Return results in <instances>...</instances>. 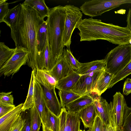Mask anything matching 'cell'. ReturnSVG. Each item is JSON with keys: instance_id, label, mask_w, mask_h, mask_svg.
<instances>
[{"instance_id": "1", "label": "cell", "mask_w": 131, "mask_h": 131, "mask_svg": "<svg viewBox=\"0 0 131 131\" xmlns=\"http://www.w3.org/2000/svg\"><path fill=\"white\" fill-rule=\"evenodd\" d=\"M33 8L21 4L18 19L11 27V37L16 48L28 53L27 63L35 72L37 68L40 54L37 35L39 29L45 21Z\"/></svg>"}, {"instance_id": "2", "label": "cell", "mask_w": 131, "mask_h": 131, "mask_svg": "<svg viewBox=\"0 0 131 131\" xmlns=\"http://www.w3.org/2000/svg\"><path fill=\"white\" fill-rule=\"evenodd\" d=\"M77 28L80 41L103 40L118 45L131 43V31L127 26L106 23L91 17L82 19Z\"/></svg>"}, {"instance_id": "3", "label": "cell", "mask_w": 131, "mask_h": 131, "mask_svg": "<svg viewBox=\"0 0 131 131\" xmlns=\"http://www.w3.org/2000/svg\"><path fill=\"white\" fill-rule=\"evenodd\" d=\"M66 17L64 6L59 5L50 8L46 21L49 50L55 64L62 55L64 47L63 38Z\"/></svg>"}, {"instance_id": "4", "label": "cell", "mask_w": 131, "mask_h": 131, "mask_svg": "<svg viewBox=\"0 0 131 131\" xmlns=\"http://www.w3.org/2000/svg\"><path fill=\"white\" fill-rule=\"evenodd\" d=\"M104 59L105 70L115 75L131 61V43L118 45L107 54Z\"/></svg>"}, {"instance_id": "5", "label": "cell", "mask_w": 131, "mask_h": 131, "mask_svg": "<svg viewBox=\"0 0 131 131\" xmlns=\"http://www.w3.org/2000/svg\"><path fill=\"white\" fill-rule=\"evenodd\" d=\"M126 4H131V0H92L85 2L80 9L85 15L92 18Z\"/></svg>"}, {"instance_id": "6", "label": "cell", "mask_w": 131, "mask_h": 131, "mask_svg": "<svg viewBox=\"0 0 131 131\" xmlns=\"http://www.w3.org/2000/svg\"><path fill=\"white\" fill-rule=\"evenodd\" d=\"M66 17L63 38V46L70 49L71 37L74 29L78 27L82 20V13L80 8L73 5L64 6Z\"/></svg>"}, {"instance_id": "7", "label": "cell", "mask_w": 131, "mask_h": 131, "mask_svg": "<svg viewBox=\"0 0 131 131\" xmlns=\"http://www.w3.org/2000/svg\"><path fill=\"white\" fill-rule=\"evenodd\" d=\"M16 48L12 56L0 68L1 75L13 76L19 71L22 66L27 63L28 53L23 49Z\"/></svg>"}, {"instance_id": "8", "label": "cell", "mask_w": 131, "mask_h": 131, "mask_svg": "<svg viewBox=\"0 0 131 131\" xmlns=\"http://www.w3.org/2000/svg\"><path fill=\"white\" fill-rule=\"evenodd\" d=\"M111 103V123L113 126L120 130L128 106L123 95L117 92L113 96Z\"/></svg>"}, {"instance_id": "9", "label": "cell", "mask_w": 131, "mask_h": 131, "mask_svg": "<svg viewBox=\"0 0 131 131\" xmlns=\"http://www.w3.org/2000/svg\"><path fill=\"white\" fill-rule=\"evenodd\" d=\"M103 71L94 72L81 75L70 91L81 96L93 93L97 81Z\"/></svg>"}, {"instance_id": "10", "label": "cell", "mask_w": 131, "mask_h": 131, "mask_svg": "<svg viewBox=\"0 0 131 131\" xmlns=\"http://www.w3.org/2000/svg\"><path fill=\"white\" fill-rule=\"evenodd\" d=\"M94 103L97 115L100 118L104 125L111 123V103H108L106 100L96 94H94Z\"/></svg>"}, {"instance_id": "11", "label": "cell", "mask_w": 131, "mask_h": 131, "mask_svg": "<svg viewBox=\"0 0 131 131\" xmlns=\"http://www.w3.org/2000/svg\"><path fill=\"white\" fill-rule=\"evenodd\" d=\"M21 103L3 116L0 117V131H11L22 111Z\"/></svg>"}, {"instance_id": "12", "label": "cell", "mask_w": 131, "mask_h": 131, "mask_svg": "<svg viewBox=\"0 0 131 131\" xmlns=\"http://www.w3.org/2000/svg\"><path fill=\"white\" fill-rule=\"evenodd\" d=\"M42 86L48 108L52 113L59 117L62 112V108L57 96L55 88L50 90Z\"/></svg>"}, {"instance_id": "13", "label": "cell", "mask_w": 131, "mask_h": 131, "mask_svg": "<svg viewBox=\"0 0 131 131\" xmlns=\"http://www.w3.org/2000/svg\"><path fill=\"white\" fill-rule=\"evenodd\" d=\"M50 71L52 76L58 81L70 75L75 71L62 56Z\"/></svg>"}, {"instance_id": "14", "label": "cell", "mask_w": 131, "mask_h": 131, "mask_svg": "<svg viewBox=\"0 0 131 131\" xmlns=\"http://www.w3.org/2000/svg\"><path fill=\"white\" fill-rule=\"evenodd\" d=\"M91 94L81 96L68 104L66 107L67 111L70 113H75L89 105L94 101V95Z\"/></svg>"}, {"instance_id": "15", "label": "cell", "mask_w": 131, "mask_h": 131, "mask_svg": "<svg viewBox=\"0 0 131 131\" xmlns=\"http://www.w3.org/2000/svg\"><path fill=\"white\" fill-rule=\"evenodd\" d=\"M84 127L86 128H91L97 115L95 105L93 103L78 112Z\"/></svg>"}, {"instance_id": "16", "label": "cell", "mask_w": 131, "mask_h": 131, "mask_svg": "<svg viewBox=\"0 0 131 131\" xmlns=\"http://www.w3.org/2000/svg\"><path fill=\"white\" fill-rule=\"evenodd\" d=\"M35 74V80L42 86L50 90L55 88L57 81L52 76L50 71L37 69Z\"/></svg>"}, {"instance_id": "17", "label": "cell", "mask_w": 131, "mask_h": 131, "mask_svg": "<svg viewBox=\"0 0 131 131\" xmlns=\"http://www.w3.org/2000/svg\"><path fill=\"white\" fill-rule=\"evenodd\" d=\"M106 63L104 59L97 60L90 62L82 63L79 69L75 71L80 75L91 72L103 71L105 70Z\"/></svg>"}, {"instance_id": "18", "label": "cell", "mask_w": 131, "mask_h": 131, "mask_svg": "<svg viewBox=\"0 0 131 131\" xmlns=\"http://www.w3.org/2000/svg\"><path fill=\"white\" fill-rule=\"evenodd\" d=\"M42 124L52 131H60V119L52 113L47 107L45 108L41 118Z\"/></svg>"}, {"instance_id": "19", "label": "cell", "mask_w": 131, "mask_h": 131, "mask_svg": "<svg viewBox=\"0 0 131 131\" xmlns=\"http://www.w3.org/2000/svg\"><path fill=\"white\" fill-rule=\"evenodd\" d=\"M81 76L74 71L66 77L57 81L55 88L59 90L70 91Z\"/></svg>"}, {"instance_id": "20", "label": "cell", "mask_w": 131, "mask_h": 131, "mask_svg": "<svg viewBox=\"0 0 131 131\" xmlns=\"http://www.w3.org/2000/svg\"><path fill=\"white\" fill-rule=\"evenodd\" d=\"M114 75L105 71H103L96 83L93 92L98 95L101 96L108 88Z\"/></svg>"}, {"instance_id": "21", "label": "cell", "mask_w": 131, "mask_h": 131, "mask_svg": "<svg viewBox=\"0 0 131 131\" xmlns=\"http://www.w3.org/2000/svg\"><path fill=\"white\" fill-rule=\"evenodd\" d=\"M55 65L50 53L48 40L45 49L38 61L37 69L50 71Z\"/></svg>"}, {"instance_id": "22", "label": "cell", "mask_w": 131, "mask_h": 131, "mask_svg": "<svg viewBox=\"0 0 131 131\" xmlns=\"http://www.w3.org/2000/svg\"><path fill=\"white\" fill-rule=\"evenodd\" d=\"M22 4L34 9L43 19L49 15L50 8L46 5L44 0H26Z\"/></svg>"}, {"instance_id": "23", "label": "cell", "mask_w": 131, "mask_h": 131, "mask_svg": "<svg viewBox=\"0 0 131 131\" xmlns=\"http://www.w3.org/2000/svg\"><path fill=\"white\" fill-rule=\"evenodd\" d=\"M37 39L38 48L40 56L44 51L48 40L47 23L46 21L41 24L39 29Z\"/></svg>"}, {"instance_id": "24", "label": "cell", "mask_w": 131, "mask_h": 131, "mask_svg": "<svg viewBox=\"0 0 131 131\" xmlns=\"http://www.w3.org/2000/svg\"><path fill=\"white\" fill-rule=\"evenodd\" d=\"M35 81V72L34 70H32L31 72L27 95L22 108L23 111L30 110L34 106V95Z\"/></svg>"}, {"instance_id": "25", "label": "cell", "mask_w": 131, "mask_h": 131, "mask_svg": "<svg viewBox=\"0 0 131 131\" xmlns=\"http://www.w3.org/2000/svg\"><path fill=\"white\" fill-rule=\"evenodd\" d=\"M80 118L78 113H70L67 111L66 131H79Z\"/></svg>"}, {"instance_id": "26", "label": "cell", "mask_w": 131, "mask_h": 131, "mask_svg": "<svg viewBox=\"0 0 131 131\" xmlns=\"http://www.w3.org/2000/svg\"><path fill=\"white\" fill-rule=\"evenodd\" d=\"M20 3L13 8L9 9L8 12L4 18L3 22L10 28L15 25L18 19L21 7Z\"/></svg>"}, {"instance_id": "27", "label": "cell", "mask_w": 131, "mask_h": 131, "mask_svg": "<svg viewBox=\"0 0 131 131\" xmlns=\"http://www.w3.org/2000/svg\"><path fill=\"white\" fill-rule=\"evenodd\" d=\"M58 94L62 108H66L68 104L82 96L70 91L59 90Z\"/></svg>"}, {"instance_id": "28", "label": "cell", "mask_w": 131, "mask_h": 131, "mask_svg": "<svg viewBox=\"0 0 131 131\" xmlns=\"http://www.w3.org/2000/svg\"><path fill=\"white\" fill-rule=\"evenodd\" d=\"M16 49L10 48L4 42H0V68L12 56Z\"/></svg>"}, {"instance_id": "29", "label": "cell", "mask_w": 131, "mask_h": 131, "mask_svg": "<svg viewBox=\"0 0 131 131\" xmlns=\"http://www.w3.org/2000/svg\"><path fill=\"white\" fill-rule=\"evenodd\" d=\"M62 56L65 58L72 68L75 71L79 70L82 63L79 62L73 56L70 49L64 48Z\"/></svg>"}, {"instance_id": "30", "label": "cell", "mask_w": 131, "mask_h": 131, "mask_svg": "<svg viewBox=\"0 0 131 131\" xmlns=\"http://www.w3.org/2000/svg\"><path fill=\"white\" fill-rule=\"evenodd\" d=\"M131 74V61L124 68L114 76L109 85L108 89L112 88L118 82L123 80Z\"/></svg>"}, {"instance_id": "31", "label": "cell", "mask_w": 131, "mask_h": 131, "mask_svg": "<svg viewBox=\"0 0 131 131\" xmlns=\"http://www.w3.org/2000/svg\"><path fill=\"white\" fill-rule=\"evenodd\" d=\"M30 110L31 118V131H39L42 123L41 119L35 106Z\"/></svg>"}, {"instance_id": "32", "label": "cell", "mask_w": 131, "mask_h": 131, "mask_svg": "<svg viewBox=\"0 0 131 131\" xmlns=\"http://www.w3.org/2000/svg\"><path fill=\"white\" fill-rule=\"evenodd\" d=\"M130 107H128L124 118L122 128L124 131H131V119L130 117Z\"/></svg>"}, {"instance_id": "33", "label": "cell", "mask_w": 131, "mask_h": 131, "mask_svg": "<svg viewBox=\"0 0 131 131\" xmlns=\"http://www.w3.org/2000/svg\"><path fill=\"white\" fill-rule=\"evenodd\" d=\"M12 92H2L0 93V103L9 105H14V98Z\"/></svg>"}, {"instance_id": "34", "label": "cell", "mask_w": 131, "mask_h": 131, "mask_svg": "<svg viewBox=\"0 0 131 131\" xmlns=\"http://www.w3.org/2000/svg\"><path fill=\"white\" fill-rule=\"evenodd\" d=\"M23 111V112L25 122L21 131H31V118L30 110Z\"/></svg>"}, {"instance_id": "35", "label": "cell", "mask_w": 131, "mask_h": 131, "mask_svg": "<svg viewBox=\"0 0 131 131\" xmlns=\"http://www.w3.org/2000/svg\"><path fill=\"white\" fill-rule=\"evenodd\" d=\"M6 0L0 1V23L3 22V20L9 10V3Z\"/></svg>"}, {"instance_id": "36", "label": "cell", "mask_w": 131, "mask_h": 131, "mask_svg": "<svg viewBox=\"0 0 131 131\" xmlns=\"http://www.w3.org/2000/svg\"><path fill=\"white\" fill-rule=\"evenodd\" d=\"M103 126L102 120L97 115L93 125L87 131H103Z\"/></svg>"}, {"instance_id": "37", "label": "cell", "mask_w": 131, "mask_h": 131, "mask_svg": "<svg viewBox=\"0 0 131 131\" xmlns=\"http://www.w3.org/2000/svg\"><path fill=\"white\" fill-rule=\"evenodd\" d=\"M25 119L22 111L11 131H21L24 125Z\"/></svg>"}, {"instance_id": "38", "label": "cell", "mask_w": 131, "mask_h": 131, "mask_svg": "<svg viewBox=\"0 0 131 131\" xmlns=\"http://www.w3.org/2000/svg\"><path fill=\"white\" fill-rule=\"evenodd\" d=\"M67 114V111L66 108H62V112L59 117L60 123V131H66Z\"/></svg>"}, {"instance_id": "39", "label": "cell", "mask_w": 131, "mask_h": 131, "mask_svg": "<svg viewBox=\"0 0 131 131\" xmlns=\"http://www.w3.org/2000/svg\"><path fill=\"white\" fill-rule=\"evenodd\" d=\"M15 107L14 105H9L0 103V117L6 115Z\"/></svg>"}, {"instance_id": "40", "label": "cell", "mask_w": 131, "mask_h": 131, "mask_svg": "<svg viewBox=\"0 0 131 131\" xmlns=\"http://www.w3.org/2000/svg\"><path fill=\"white\" fill-rule=\"evenodd\" d=\"M123 93L127 95L131 93V79L130 78H127L124 82Z\"/></svg>"}, {"instance_id": "41", "label": "cell", "mask_w": 131, "mask_h": 131, "mask_svg": "<svg viewBox=\"0 0 131 131\" xmlns=\"http://www.w3.org/2000/svg\"><path fill=\"white\" fill-rule=\"evenodd\" d=\"M103 131H120V130L114 127L111 124H110L106 125L104 124Z\"/></svg>"}, {"instance_id": "42", "label": "cell", "mask_w": 131, "mask_h": 131, "mask_svg": "<svg viewBox=\"0 0 131 131\" xmlns=\"http://www.w3.org/2000/svg\"><path fill=\"white\" fill-rule=\"evenodd\" d=\"M127 27L131 31V8L128 10L127 16Z\"/></svg>"}, {"instance_id": "43", "label": "cell", "mask_w": 131, "mask_h": 131, "mask_svg": "<svg viewBox=\"0 0 131 131\" xmlns=\"http://www.w3.org/2000/svg\"><path fill=\"white\" fill-rule=\"evenodd\" d=\"M130 107V117L131 119V107Z\"/></svg>"}, {"instance_id": "44", "label": "cell", "mask_w": 131, "mask_h": 131, "mask_svg": "<svg viewBox=\"0 0 131 131\" xmlns=\"http://www.w3.org/2000/svg\"><path fill=\"white\" fill-rule=\"evenodd\" d=\"M120 131H124L123 130V129L122 128L121 130H120Z\"/></svg>"}, {"instance_id": "45", "label": "cell", "mask_w": 131, "mask_h": 131, "mask_svg": "<svg viewBox=\"0 0 131 131\" xmlns=\"http://www.w3.org/2000/svg\"><path fill=\"white\" fill-rule=\"evenodd\" d=\"M79 131H85L84 130H80Z\"/></svg>"}, {"instance_id": "46", "label": "cell", "mask_w": 131, "mask_h": 131, "mask_svg": "<svg viewBox=\"0 0 131 131\" xmlns=\"http://www.w3.org/2000/svg\"></svg>"}]
</instances>
